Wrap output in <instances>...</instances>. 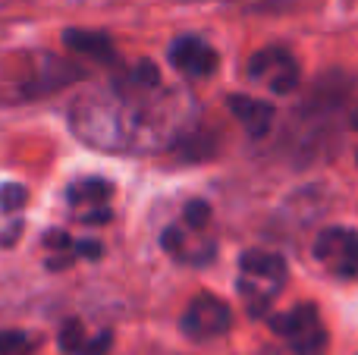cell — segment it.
Here are the masks:
<instances>
[{
    "instance_id": "1",
    "label": "cell",
    "mask_w": 358,
    "mask_h": 355,
    "mask_svg": "<svg viewBox=\"0 0 358 355\" xmlns=\"http://www.w3.org/2000/svg\"><path fill=\"white\" fill-rule=\"evenodd\" d=\"M286 261L277 252H261V249H248L239 258V293L245 299L248 312L261 314L267 312L273 299L280 296L286 283Z\"/></svg>"
},
{
    "instance_id": "2",
    "label": "cell",
    "mask_w": 358,
    "mask_h": 355,
    "mask_svg": "<svg viewBox=\"0 0 358 355\" xmlns=\"http://www.w3.org/2000/svg\"><path fill=\"white\" fill-rule=\"evenodd\" d=\"M271 331L277 337H283L289 343V349L296 355H317L324 349V324L321 314L311 302H302V305L289 308L286 314H277L271 318Z\"/></svg>"
},
{
    "instance_id": "3",
    "label": "cell",
    "mask_w": 358,
    "mask_h": 355,
    "mask_svg": "<svg viewBox=\"0 0 358 355\" xmlns=\"http://www.w3.org/2000/svg\"><path fill=\"white\" fill-rule=\"evenodd\" d=\"M315 258L340 280L358 274V233L349 226H327L315 239Z\"/></svg>"
},
{
    "instance_id": "4",
    "label": "cell",
    "mask_w": 358,
    "mask_h": 355,
    "mask_svg": "<svg viewBox=\"0 0 358 355\" xmlns=\"http://www.w3.org/2000/svg\"><path fill=\"white\" fill-rule=\"evenodd\" d=\"M179 324H182V333L189 340H217L233 327V312H229V305L223 299L201 293L189 302Z\"/></svg>"
},
{
    "instance_id": "5",
    "label": "cell",
    "mask_w": 358,
    "mask_h": 355,
    "mask_svg": "<svg viewBox=\"0 0 358 355\" xmlns=\"http://www.w3.org/2000/svg\"><path fill=\"white\" fill-rule=\"evenodd\" d=\"M248 79L267 85L273 94H289L299 85V63L286 48H264L248 60Z\"/></svg>"
},
{
    "instance_id": "6",
    "label": "cell",
    "mask_w": 358,
    "mask_h": 355,
    "mask_svg": "<svg viewBox=\"0 0 358 355\" xmlns=\"http://www.w3.org/2000/svg\"><path fill=\"white\" fill-rule=\"evenodd\" d=\"M170 63L189 79H204V75H214L220 66V57L210 48L204 38L198 35H182L170 44Z\"/></svg>"
},
{
    "instance_id": "7",
    "label": "cell",
    "mask_w": 358,
    "mask_h": 355,
    "mask_svg": "<svg viewBox=\"0 0 358 355\" xmlns=\"http://www.w3.org/2000/svg\"><path fill=\"white\" fill-rule=\"evenodd\" d=\"M227 104H229V113L245 126V132L252 138H261L271 132V123H273L271 101H258V98H248V94H229Z\"/></svg>"
},
{
    "instance_id": "8",
    "label": "cell",
    "mask_w": 358,
    "mask_h": 355,
    "mask_svg": "<svg viewBox=\"0 0 358 355\" xmlns=\"http://www.w3.org/2000/svg\"><path fill=\"white\" fill-rule=\"evenodd\" d=\"M57 343H60L63 355H107L113 346V333L101 331V333H94V337H88L82 321L73 318L60 327V340H57Z\"/></svg>"
},
{
    "instance_id": "9",
    "label": "cell",
    "mask_w": 358,
    "mask_h": 355,
    "mask_svg": "<svg viewBox=\"0 0 358 355\" xmlns=\"http://www.w3.org/2000/svg\"><path fill=\"white\" fill-rule=\"evenodd\" d=\"M63 44H66L73 54L92 57L98 63H117V48L104 31H88V29H69L63 31Z\"/></svg>"
},
{
    "instance_id": "10",
    "label": "cell",
    "mask_w": 358,
    "mask_h": 355,
    "mask_svg": "<svg viewBox=\"0 0 358 355\" xmlns=\"http://www.w3.org/2000/svg\"><path fill=\"white\" fill-rule=\"evenodd\" d=\"M110 192H113L110 182L98 180V176H88V180H79L66 189V201L73 208H79V205H92V208L101 205L104 208V201L110 198Z\"/></svg>"
},
{
    "instance_id": "11",
    "label": "cell",
    "mask_w": 358,
    "mask_h": 355,
    "mask_svg": "<svg viewBox=\"0 0 358 355\" xmlns=\"http://www.w3.org/2000/svg\"><path fill=\"white\" fill-rule=\"evenodd\" d=\"M208 220H210V205H208V201L192 198L189 205L182 208V226L189 233H201L204 226H208Z\"/></svg>"
},
{
    "instance_id": "12",
    "label": "cell",
    "mask_w": 358,
    "mask_h": 355,
    "mask_svg": "<svg viewBox=\"0 0 358 355\" xmlns=\"http://www.w3.org/2000/svg\"><path fill=\"white\" fill-rule=\"evenodd\" d=\"M176 148H179V154H182L185 161H198V157H210V154H214V138L201 136V132H192V136L182 138Z\"/></svg>"
},
{
    "instance_id": "13",
    "label": "cell",
    "mask_w": 358,
    "mask_h": 355,
    "mask_svg": "<svg viewBox=\"0 0 358 355\" xmlns=\"http://www.w3.org/2000/svg\"><path fill=\"white\" fill-rule=\"evenodd\" d=\"M35 340L25 337L22 331H0V355H31Z\"/></svg>"
},
{
    "instance_id": "14",
    "label": "cell",
    "mask_w": 358,
    "mask_h": 355,
    "mask_svg": "<svg viewBox=\"0 0 358 355\" xmlns=\"http://www.w3.org/2000/svg\"><path fill=\"white\" fill-rule=\"evenodd\" d=\"M25 198H29V192H25L19 182H6V186H0V208H3L6 214L19 211V208L25 205Z\"/></svg>"
},
{
    "instance_id": "15",
    "label": "cell",
    "mask_w": 358,
    "mask_h": 355,
    "mask_svg": "<svg viewBox=\"0 0 358 355\" xmlns=\"http://www.w3.org/2000/svg\"><path fill=\"white\" fill-rule=\"evenodd\" d=\"M73 252L82 258H101V242H79V239H76Z\"/></svg>"
},
{
    "instance_id": "16",
    "label": "cell",
    "mask_w": 358,
    "mask_h": 355,
    "mask_svg": "<svg viewBox=\"0 0 358 355\" xmlns=\"http://www.w3.org/2000/svg\"><path fill=\"white\" fill-rule=\"evenodd\" d=\"M19 233H22V220H13L10 230H6L3 236H0V245H13V242L19 239Z\"/></svg>"
},
{
    "instance_id": "17",
    "label": "cell",
    "mask_w": 358,
    "mask_h": 355,
    "mask_svg": "<svg viewBox=\"0 0 358 355\" xmlns=\"http://www.w3.org/2000/svg\"><path fill=\"white\" fill-rule=\"evenodd\" d=\"M82 220H85V224H107V220H110V211H107V208H94V211H88Z\"/></svg>"
},
{
    "instance_id": "18",
    "label": "cell",
    "mask_w": 358,
    "mask_h": 355,
    "mask_svg": "<svg viewBox=\"0 0 358 355\" xmlns=\"http://www.w3.org/2000/svg\"><path fill=\"white\" fill-rule=\"evenodd\" d=\"M352 126H355V129H358V110L352 113Z\"/></svg>"
},
{
    "instance_id": "19",
    "label": "cell",
    "mask_w": 358,
    "mask_h": 355,
    "mask_svg": "<svg viewBox=\"0 0 358 355\" xmlns=\"http://www.w3.org/2000/svg\"><path fill=\"white\" fill-rule=\"evenodd\" d=\"M355 161H358V157H355Z\"/></svg>"
}]
</instances>
